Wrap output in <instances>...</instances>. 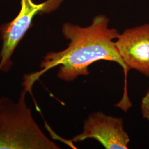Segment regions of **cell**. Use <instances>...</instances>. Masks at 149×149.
Wrapping results in <instances>:
<instances>
[{
  "mask_svg": "<svg viewBox=\"0 0 149 149\" xmlns=\"http://www.w3.org/2000/svg\"><path fill=\"white\" fill-rule=\"evenodd\" d=\"M108 24V18L103 15L96 16L88 27L64 23L62 33L70 41L68 47L62 51L48 53L41 63L42 70L37 76L58 66V78L71 82L80 76H87L90 65L104 60L121 66L126 77L129 70L114 41L119 34L116 29L109 28Z\"/></svg>",
  "mask_w": 149,
  "mask_h": 149,
  "instance_id": "6da1fadb",
  "label": "cell"
},
{
  "mask_svg": "<svg viewBox=\"0 0 149 149\" xmlns=\"http://www.w3.org/2000/svg\"><path fill=\"white\" fill-rule=\"evenodd\" d=\"M28 88L18 101L0 98V149H59L43 133L27 106Z\"/></svg>",
  "mask_w": 149,
  "mask_h": 149,
  "instance_id": "7a4b0ae2",
  "label": "cell"
},
{
  "mask_svg": "<svg viewBox=\"0 0 149 149\" xmlns=\"http://www.w3.org/2000/svg\"><path fill=\"white\" fill-rule=\"evenodd\" d=\"M63 0H47L36 3L33 0H21V10L15 18L0 26L2 45L0 52V71L7 72L12 65L11 56L30 28L34 17L39 13L56 10Z\"/></svg>",
  "mask_w": 149,
  "mask_h": 149,
  "instance_id": "3957f363",
  "label": "cell"
},
{
  "mask_svg": "<svg viewBox=\"0 0 149 149\" xmlns=\"http://www.w3.org/2000/svg\"><path fill=\"white\" fill-rule=\"evenodd\" d=\"M94 139L107 149H127L130 139L124 130L122 118L101 112L91 114L84 121L83 132L72 139L75 143Z\"/></svg>",
  "mask_w": 149,
  "mask_h": 149,
  "instance_id": "277c9868",
  "label": "cell"
},
{
  "mask_svg": "<svg viewBox=\"0 0 149 149\" xmlns=\"http://www.w3.org/2000/svg\"><path fill=\"white\" fill-rule=\"evenodd\" d=\"M116 47L129 71L149 77V24L126 29L119 34Z\"/></svg>",
  "mask_w": 149,
  "mask_h": 149,
  "instance_id": "5b68a950",
  "label": "cell"
},
{
  "mask_svg": "<svg viewBox=\"0 0 149 149\" xmlns=\"http://www.w3.org/2000/svg\"><path fill=\"white\" fill-rule=\"evenodd\" d=\"M141 109L143 117L149 121V89L141 100Z\"/></svg>",
  "mask_w": 149,
  "mask_h": 149,
  "instance_id": "8992f818",
  "label": "cell"
}]
</instances>
